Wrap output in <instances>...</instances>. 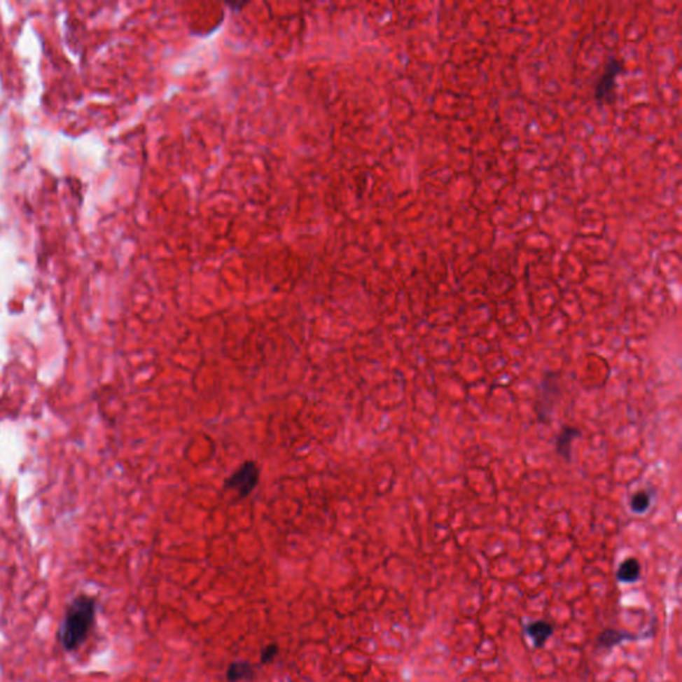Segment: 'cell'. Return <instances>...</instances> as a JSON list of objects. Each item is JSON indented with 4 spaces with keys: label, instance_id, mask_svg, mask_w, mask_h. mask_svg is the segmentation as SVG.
I'll use <instances>...</instances> for the list:
<instances>
[{
    "label": "cell",
    "instance_id": "1",
    "mask_svg": "<svg viewBox=\"0 0 682 682\" xmlns=\"http://www.w3.org/2000/svg\"><path fill=\"white\" fill-rule=\"evenodd\" d=\"M95 613L94 597L81 594L69 604L60 628V641L66 650H76L85 641L94 625Z\"/></svg>",
    "mask_w": 682,
    "mask_h": 682
},
{
    "label": "cell",
    "instance_id": "2",
    "mask_svg": "<svg viewBox=\"0 0 682 682\" xmlns=\"http://www.w3.org/2000/svg\"><path fill=\"white\" fill-rule=\"evenodd\" d=\"M624 63L617 56H609L600 76L594 84V99L600 104H611L615 99V85L620 74L622 72Z\"/></svg>",
    "mask_w": 682,
    "mask_h": 682
},
{
    "label": "cell",
    "instance_id": "3",
    "mask_svg": "<svg viewBox=\"0 0 682 682\" xmlns=\"http://www.w3.org/2000/svg\"><path fill=\"white\" fill-rule=\"evenodd\" d=\"M259 478V466L253 461H246L225 480V489L239 499H244L256 488Z\"/></svg>",
    "mask_w": 682,
    "mask_h": 682
},
{
    "label": "cell",
    "instance_id": "4",
    "mask_svg": "<svg viewBox=\"0 0 682 682\" xmlns=\"http://www.w3.org/2000/svg\"><path fill=\"white\" fill-rule=\"evenodd\" d=\"M559 396V380L556 379L555 373H546L545 379L541 382V389L538 400L534 405L536 415L541 423H548L550 420V415L556 405V401Z\"/></svg>",
    "mask_w": 682,
    "mask_h": 682
},
{
    "label": "cell",
    "instance_id": "5",
    "mask_svg": "<svg viewBox=\"0 0 682 682\" xmlns=\"http://www.w3.org/2000/svg\"><path fill=\"white\" fill-rule=\"evenodd\" d=\"M640 639H641L640 634L632 633L624 629L606 628L597 636L596 645L602 650H611L617 645H621L622 642L637 641Z\"/></svg>",
    "mask_w": 682,
    "mask_h": 682
},
{
    "label": "cell",
    "instance_id": "6",
    "mask_svg": "<svg viewBox=\"0 0 682 682\" xmlns=\"http://www.w3.org/2000/svg\"><path fill=\"white\" fill-rule=\"evenodd\" d=\"M524 632L532 641L533 646L536 649H541L545 646L548 640L553 636L555 629L553 625L549 624L545 620H536L528 624H524Z\"/></svg>",
    "mask_w": 682,
    "mask_h": 682
},
{
    "label": "cell",
    "instance_id": "7",
    "mask_svg": "<svg viewBox=\"0 0 682 682\" xmlns=\"http://www.w3.org/2000/svg\"><path fill=\"white\" fill-rule=\"evenodd\" d=\"M581 436V431L576 426L565 425L562 426L559 436L556 437L555 441V448L556 453L561 456L566 463H571L572 460V444L574 440Z\"/></svg>",
    "mask_w": 682,
    "mask_h": 682
},
{
    "label": "cell",
    "instance_id": "8",
    "mask_svg": "<svg viewBox=\"0 0 682 682\" xmlns=\"http://www.w3.org/2000/svg\"><path fill=\"white\" fill-rule=\"evenodd\" d=\"M615 577L622 584H636L641 578V564L636 557L625 559L615 572Z\"/></svg>",
    "mask_w": 682,
    "mask_h": 682
},
{
    "label": "cell",
    "instance_id": "9",
    "mask_svg": "<svg viewBox=\"0 0 682 682\" xmlns=\"http://www.w3.org/2000/svg\"><path fill=\"white\" fill-rule=\"evenodd\" d=\"M256 677V669L248 661L231 662L225 671L228 682L252 681Z\"/></svg>",
    "mask_w": 682,
    "mask_h": 682
},
{
    "label": "cell",
    "instance_id": "10",
    "mask_svg": "<svg viewBox=\"0 0 682 682\" xmlns=\"http://www.w3.org/2000/svg\"><path fill=\"white\" fill-rule=\"evenodd\" d=\"M652 504V494L649 491L636 492L630 499V510L636 515L645 513Z\"/></svg>",
    "mask_w": 682,
    "mask_h": 682
},
{
    "label": "cell",
    "instance_id": "11",
    "mask_svg": "<svg viewBox=\"0 0 682 682\" xmlns=\"http://www.w3.org/2000/svg\"><path fill=\"white\" fill-rule=\"evenodd\" d=\"M279 645L274 643V642H271L268 645H265L260 653V664L261 665H268V664H272L273 661L276 660V657L279 655Z\"/></svg>",
    "mask_w": 682,
    "mask_h": 682
}]
</instances>
